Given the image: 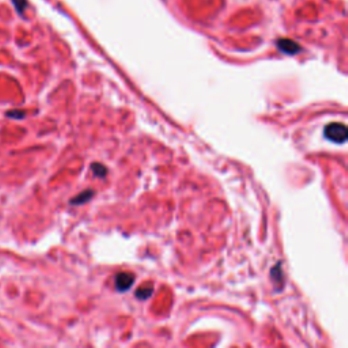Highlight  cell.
Instances as JSON below:
<instances>
[{
    "mask_svg": "<svg viewBox=\"0 0 348 348\" xmlns=\"http://www.w3.org/2000/svg\"><path fill=\"white\" fill-rule=\"evenodd\" d=\"M324 134H325V138H326L328 140L334 142V143H338V144H343V143H346V140H347V136H348L347 128H346V126L342 124V122H332V124L326 126Z\"/></svg>",
    "mask_w": 348,
    "mask_h": 348,
    "instance_id": "6da1fadb",
    "label": "cell"
},
{
    "mask_svg": "<svg viewBox=\"0 0 348 348\" xmlns=\"http://www.w3.org/2000/svg\"><path fill=\"white\" fill-rule=\"evenodd\" d=\"M135 282V275L130 272H121L116 276V288L120 292H126L132 287Z\"/></svg>",
    "mask_w": 348,
    "mask_h": 348,
    "instance_id": "7a4b0ae2",
    "label": "cell"
},
{
    "mask_svg": "<svg viewBox=\"0 0 348 348\" xmlns=\"http://www.w3.org/2000/svg\"><path fill=\"white\" fill-rule=\"evenodd\" d=\"M278 46H279V49H280L282 52L288 54H298L300 50V46H298L294 41H290V40H280V41L278 42Z\"/></svg>",
    "mask_w": 348,
    "mask_h": 348,
    "instance_id": "3957f363",
    "label": "cell"
},
{
    "mask_svg": "<svg viewBox=\"0 0 348 348\" xmlns=\"http://www.w3.org/2000/svg\"><path fill=\"white\" fill-rule=\"evenodd\" d=\"M152 292H154V288L151 286H147L146 288H140V290L136 291V296L139 300H147V298H150Z\"/></svg>",
    "mask_w": 348,
    "mask_h": 348,
    "instance_id": "277c9868",
    "label": "cell"
},
{
    "mask_svg": "<svg viewBox=\"0 0 348 348\" xmlns=\"http://www.w3.org/2000/svg\"><path fill=\"white\" fill-rule=\"evenodd\" d=\"M92 192H90V190H88V192H84V194H80V196H78L76 198H74L72 204H83V203H86L87 200L92 198Z\"/></svg>",
    "mask_w": 348,
    "mask_h": 348,
    "instance_id": "5b68a950",
    "label": "cell"
},
{
    "mask_svg": "<svg viewBox=\"0 0 348 348\" xmlns=\"http://www.w3.org/2000/svg\"><path fill=\"white\" fill-rule=\"evenodd\" d=\"M14 4L16 11H18L20 14H24V7L28 6V0H14Z\"/></svg>",
    "mask_w": 348,
    "mask_h": 348,
    "instance_id": "8992f818",
    "label": "cell"
},
{
    "mask_svg": "<svg viewBox=\"0 0 348 348\" xmlns=\"http://www.w3.org/2000/svg\"><path fill=\"white\" fill-rule=\"evenodd\" d=\"M102 168H104L102 164H92V170H94V173H96V174L100 173V176H101V177H104V176L106 174V170H105V169L101 170Z\"/></svg>",
    "mask_w": 348,
    "mask_h": 348,
    "instance_id": "52a82bcc",
    "label": "cell"
}]
</instances>
